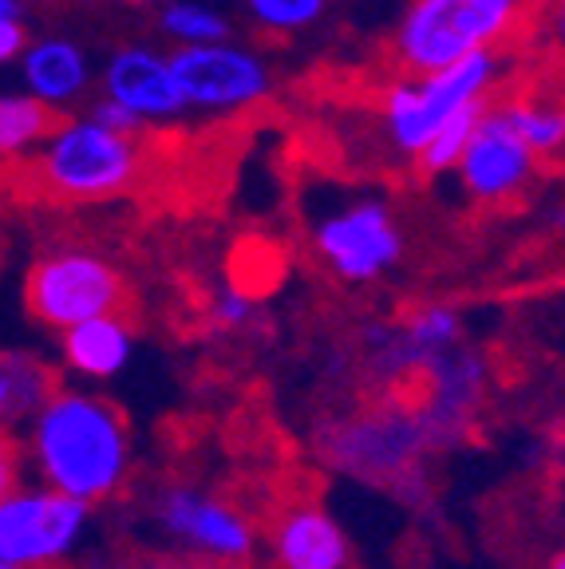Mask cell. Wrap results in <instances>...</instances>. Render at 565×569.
Segmentation results:
<instances>
[{"label": "cell", "mask_w": 565, "mask_h": 569, "mask_svg": "<svg viewBox=\"0 0 565 569\" xmlns=\"http://www.w3.org/2000/svg\"><path fill=\"white\" fill-rule=\"evenodd\" d=\"M28 451L48 490L99 507L131 479V423L96 391L52 388L28 416Z\"/></svg>", "instance_id": "1"}, {"label": "cell", "mask_w": 565, "mask_h": 569, "mask_svg": "<svg viewBox=\"0 0 565 569\" xmlns=\"http://www.w3.org/2000/svg\"><path fill=\"white\" fill-rule=\"evenodd\" d=\"M531 9L534 0H407L391 60L404 76H424L475 52H503Z\"/></svg>", "instance_id": "2"}, {"label": "cell", "mask_w": 565, "mask_h": 569, "mask_svg": "<svg viewBox=\"0 0 565 569\" xmlns=\"http://www.w3.org/2000/svg\"><path fill=\"white\" fill-rule=\"evenodd\" d=\"M36 182L60 202H107L142 178L139 134H119L88 116L56 119L48 139L36 147Z\"/></svg>", "instance_id": "3"}, {"label": "cell", "mask_w": 565, "mask_h": 569, "mask_svg": "<svg viewBox=\"0 0 565 569\" xmlns=\"http://www.w3.org/2000/svg\"><path fill=\"white\" fill-rule=\"evenodd\" d=\"M503 71V52H475L424 76H399L380 103L384 134L399 154H419L435 131L463 107L490 99Z\"/></svg>", "instance_id": "4"}, {"label": "cell", "mask_w": 565, "mask_h": 569, "mask_svg": "<svg viewBox=\"0 0 565 569\" xmlns=\"http://www.w3.org/2000/svg\"><path fill=\"white\" fill-rule=\"evenodd\" d=\"M24 301L40 325L63 332L91 317L119 312L127 301V281L103 253L88 246H56L32 261L24 281Z\"/></svg>", "instance_id": "5"}, {"label": "cell", "mask_w": 565, "mask_h": 569, "mask_svg": "<svg viewBox=\"0 0 565 569\" xmlns=\"http://www.w3.org/2000/svg\"><path fill=\"white\" fill-rule=\"evenodd\" d=\"M435 443L419 411H371V416L340 419L328 423L320 436V455L333 462L336 471L348 479L380 482V487H399L416 482L424 467V451Z\"/></svg>", "instance_id": "6"}, {"label": "cell", "mask_w": 565, "mask_h": 569, "mask_svg": "<svg viewBox=\"0 0 565 569\" xmlns=\"http://www.w3.org/2000/svg\"><path fill=\"white\" fill-rule=\"evenodd\" d=\"M313 246H317V258L333 269V277L348 284H368L399 266L404 230L388 202L356 198L313 226Z\"/></svg>", "instance_id": "7"}, {"label": "cell", "mask_w": 565, "mask_h": 569, "mask_svg": "<svg viewBox=\"0 0 565 569\" xmlns=\"http://www.w3.org/2000/svg\"><path fill=\"white\" fill-rule=\"evenodd\" d=\"M175 83L182 91L186 111H206V116H234L246 107L261 103L274 91L269 63L234 40H214V44L175 48L167 56Z\"/></svg>", "instance_id": "8"}, {"label": "cell", "mask_w": 565, "mask_h": 569, "mask_svg": "<svg viewBox=\"0 0 565 569\" xmlns=\"http://www.w3.org/2000/svg\"><path fill=\"white\" fill-rule=\"evenodd\" d=\"M91 522L88 502L48 487H17L0 498V561L20 569L56 566L83 542Z\"/></svg>", "instance_id": "9"}, {"label": "cell", "mask_w": 565, "mask_h": 569, "mask_svg": "<svg viewBox=\"0 0 565 569\" xmlns=\"http://www.w3.org/2000/svg\"><path fill=\"white\" fill-rule=\"evenodd\" d=\"M538 170L542 159L514 134L503 107L486 103L475 131H470V142L463 147L459 162H455L463 190L483 206H503L526 194L534 187Z\"/></svg>", "instance_id": "10"}, {"label": "cell", "mask_w": 565, "mask_h": 569, "mask_svg": "<svg viewBox=\"0 0 565 569\" xmlns=\"http://www.w3.org/2000/svg\"><path fill=\"white\" fill-rule=\"evenodd\" d=\"M155 518L175 542L221 561L249 558L257 542L254 522L238 507L198 487H167L155 498Z\"/></svg>", "instance_id": "11"}, {"label": "cell", "mask_w": 565, "mask_h": 569, "mask_svg": "<svg viewBox=\"0 0 565 569\" xmlns=\"http://www.w3.org/2000/svg\"><path fill=\"white\" fill-rule=\"evenodd\" d=\"M103 96L127 107L142 127L175 123L178 116H186L170 60L147 44H123L111 52L103 68Z\"/></svg>", "instance_id": "12"}, {"label": "cell", "mask_w": 565, "mask_h": 569, "mask_svg": "<svg viewBox=\"0 0 565 569\" xmlns=\"http://www.w3.org/2000/svg\"><path fill=\"white\" fill-rule=\"evenodd\" d=\"M463 317L455 305L432 301L416 309L399 329L371 332V365L380 376H419L443 352L459 348Z\"/></svg>", "instance_id": "13"}, {"label": "cell", "mask_w": 565, "mask_h": 569, "mask_svg": "<svg viewBox=\"0 0 565 569\" xmlns=\"http://www.w3.org/2000/svg\"><path fill=\"white\" fill-rule=\"evenodd\" d=\"M20 80L32 99L48 107V111H63L76 107L91 88V60L76 40L63 36H44V40H28L20 52Z\"/></svg>", "instance_id": "14"}, {"label": "cell", "mask_w": 565, "mask_h": 569, "mask_svg": "<svg viewBox=\"0 0 565 569\" xmlns=\"http://www.w3.org/2000/svg\"><path fill=\"white\" fill-rule=\"evenodd\" d=\"M424 403H419V419L427 423V431L435 436V443H443L447 436H455L475 411L478 396H483V365L470 352L450 348L439 360L424 368Z\"/></svg>", "instance_id": "15"}, {"label": "cell", "mask_w": 565, "mask_h": 569, "mask_svg": "<svg viewBox=\"0 0 565 569\" xmlns=\"http://www.w3.org/2000/svg\"><path fill=\"white\" fill-rule=\"evenodd\" d=\"M274 553L281 569H348L353 546L345 526L325 507H289L274 530Z\"/></svg>", "instance_id": "16"}, {"label": "cell", "mask_w": 565, "mask_h": 569, "mask_svg": "<svg viewBox=\"0 0 565 569\" xmlns=\"http://www.w3.org/2000/svg\"><path fill=\"white\" fill-rule=\"evenodd\" d=\"M135 332L119 312L91 317L60 332V356L63 365L83 380H111L131 365Z\"/></svg>", "instance_id": "17"}, {"label": "cell", "mask_w": 565, "mask_h": 569, "mask_svg": "<svg viewBox=\"0 0 565 569\" xmlns=\"http://www.w3.org/2000/svg\"><path fill=\"white\" fill-rule=\"evenodd\" d=\"M52 388V368L44 360L28 352H4L0 356V427L28 419Z\"/></svg>", "instance_id": "18"}, {"label": "cell", "mask_w": 565, "mask_h": 569, "mask_svg": "<svg viewBox=\"0 0 565 569\" xmlns=\"http://www.w3.org/2000/svg\"><path fill=\"white\" fill-rule=\"evenodd\" d=\"M56 119L60 116L28 91H0V162L32 154L48 139Z\"/></svg>", "instance_id": "19"}, {"label": "cell", "mask_w": 565, "mask_h": 569, "mask_svg": "<svg viewBox=\"0 0 565 569\" xmlns=\"http://www.w3.org/2000/svg\"><path fill=\"white\" fill-rule=\"evenodd\" d=\"M503 116L514 127L526 147H531L538 159H557L565 147V116L562 107L549 103V99H506Z\"/></svg>", "instance_id": "20"}, {"label": "cell", "mask_w": 565, "mask_h": 569, "mask_svg": "<svg viewBox=\"0 0 565 569\" xmlns=\"http://www.w3.org/2000/svg\"><path fill=\"white\" fill-rule=\"evenodd\" d=\"M159 28L175 40L178 48L190 44H214V40H230V24L218 9L198 4V0H170L159 12Z\"/></svg>", "instance_id": "21"}, {"label": "cell", "mask_w": 565, "mask_h": 569, "mask_svg": "<svg viewBox=\"0 0 565 569\" xmlns=\"http://www.w3.org/2000/svg\"><path fill=\"white\" fill-rule=\"evenodd\" d=\"M486 103H490V99L463 107L459 116H450L447 123H443L439 131H435L432 139H427V147L416 154L419 167H424L427 174H447V170H455V162H459L463 147L470 142V131H475V123H478V116H483Z\"/></svg>", "instance_id": "22"}, {"label": "cell", "mask_w": 565, "mask_h": 569, "mask_svg": "<svg viewBox=\"0 0 565 569\" xmlns=\"http://www.w3.org/2000/svg\"><path fill=\"white\" fill-rule=\"evenodd\" d=\"M328 0H246V12L257 28L274 36H293L325 17Z\"/></svg>", "instance_id": "23"}, {"label": "cell", "mask_w": 565, "mask_h": 569, "mask_svg": "<svg viewBox=\"0 0 565 569\" xmlns=\"http://www.w3.org/2000/svg\"><path fill=\"white\" fill-rule=\"evenodd\" d=\"M249 312H254V297L234 281L221 284L210 301V320L218 325V329H238V325H246L249 320Z\"/></svg>", "instance_id": "24"}, {"label": "cell", "mask_w": 565, "mask_h": 569, "mask_svg": "<svg viewBox=\"0 0 565 569\" xmlns=\"http://www.w3.org/2000/svg\"><path fill=\"white\" fill-rule=\"evenodd\" d=\"M88 119H96L99 127H107V131H119V134H139L142 123L127 111V107H119L116 99H96L88 111Z\"/></svg>", "instance_id": "25"}, {"label": "cell", "mask_w": 565, "mask_h": 569, "mask_svg": "<svg viewBox=\"0 0 565 569\" xmlns=\"http://www.w3.org/2000/svg\"><path fill=\"white\" fill-rule=\"evenodd\" d=\"M20 443L9 427H0V498L20 487Z\"/></svg>", "instance_id": "26"}, {"label": "cell", "mask_w": 565, "mask_h": 569, "mask_svg": "<svg viewBox=\"0 0 565 569\" xmlns=\"http://www.w3.org/2000/svg\"><path fill=\"white\" fill-rule=\"evenodd\" d=\"M28 28H24V17H12V20H0V68L4 63H17L20 52L28 48Z\"/></svg>", "instance_id": "27"}, {"label": "cell", "mask_w": 565, "mask_h": 569, "mask_svg": "<svg viewBox=\"0 0 565 569\" xmlns=\"http://www.w3.org/2000/svg\"><path fill=\"white\" fill-rule=\"evenodd\" d=\"M20 0H0V20H12V17H20Z\"/></svg>", "instance_id": "28"}, {"label": "cell", "mask_w": 565, "mask_h": 569, "mask_svg": "<svg viewBox=\"0 0 565 569\" xmlns=\"http://www.w3.org/2000/svg\"><path fill=\"white\" fill-rule=\"evenodd\" d=\"M546 569H565V553H554V558H549V566Z\"/></svg>", "instance_id": "29"}, {"label": "cell", "mask_w": 565, "mask_h": 569, "mask_svg": "<svg viewBox=\"0 0 565 569\" xmlns=\"http://www.w3.org/2000/svg\"><path fill=\"white\" fill-rule=\"evenodd\" d=\"M127 4H139V9H142V4H155V0H127Z\"/></svg>", "instance_id": "30"}, {"label": "cell", "mask_w": 565, "mask_h": 569, "mask_svg": "<svg viewBox=\"0 0 565 569\" xmlns=\"http://www.w3.org/2000/svg\"><path fill=\"white\" fill-rule=\"evenodd\" d=\"M0 569H20V566H12V561H0Z\"/></svg>", "instance_id": "31"}, {"label": "cell", "mask_w": 565, "mask_h": 569, "mask_svg": "<svg viewBox=\"0 0 565 569\" xmlns=\"http://www.w3.org/2000/svg\"><path fill=\"white\" fill-rule=\"evenodd\" d=\"M36 569H56V566H36Z\"/></svg>", "instance_id": "32"}]
</instances>
